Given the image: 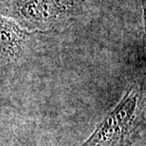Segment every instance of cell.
<instances>
[{
  "instance_id": "cell-3",
  "label": "cell",
  "mask_w": 146,
  "mask_h": 146,
  "mask_svg": "<svg viewBox=\"0 0 146 146\" xmlns=\"http://www.w3.org/2000/svg\"><path fill=\"white\" fill-rule=\"evenodd\" d=\"M31 33L0 14V65L13 62L23 54Z\"/></svg>"
},
{
  "instance_id": "cell-1",
  "label": "cell",
  "mask_w": 146,
  "mask_h": 146,
  "mask_svg": "<svg viewBox=\"0 0 146 146\" xmlns=\"http://www.w3.org/2000/svg\"><path fill=\"white\" fill-rule=\"evenodd\" d=\"M82 0H2L0 14L27 31L46 30L80 13Z\"/></svg>"
},
{
  "instance_id": "cell-2",
  "label": "cell",
  "mask_w": 146,
  "mask_h": 146,
  "mask_svg": "<svg viewBox=\"0 0 146 146\" xmlns=\"http://www.w3.org/2000/svg\"><path fill=\"white\" fill-rule=\"evenodd\" d=\"M139 102L138 90L131 88L81 146H121L134 127Z\"/></svg>"
}]
</instances>
